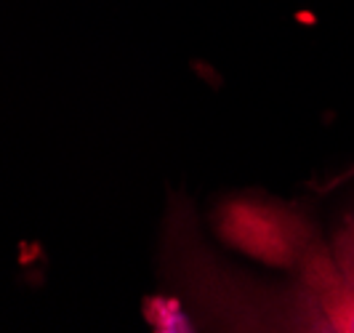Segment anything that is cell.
Here are the masks:
<instances>
[{
  "label": "cell",
  "mask_w": 354,
  "mask_h": 333,
  "mask_svg": "<svg viewBox=\"0 0 354 333\" xmlns=\"http://www.w3.org/2000/svg\"><path fill=\"white\" fill-rule=\"evenodd\" d=\"M221 232L232 246L269 264H293L304 251V224L272 206L232 203L221 216Z\"/></svg>",
  "instance_id": "cell-1"
},
{
  "label": "cell",
  "mask_w": 354,
  "mask_h": 333,
  "mask_svg": "<svg viewBox=\"0 0 354 333\" xmlns=\"http://www.w3.org/2000/svg\"><path fill=\"white\" fill-rule=\"evenodd\" d=\"M304 285L322 312L325 331L354 333V282L341 278L338 267L322 251L306 253Z\"/></svg>",
  "instance_id": "cell-2"
}]
</instances>
